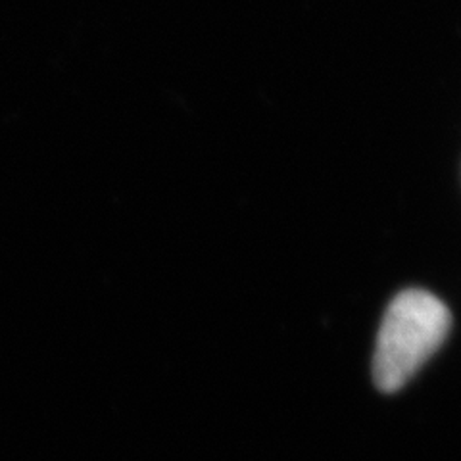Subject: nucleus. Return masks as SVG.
Segmentation results:
<instances>
[{"label":"nucleus","instance_id":"1","mask_svg":"<svg viewBox=\"0 0 461 461\" xmlns=\"http://www.w3.org/2000/svg\"><path fill=\"white\" fill-rule=\"evenodd\" d=\"M450 312L425 291H406L388 306L373 356V379L381 391L396 393L444 342Z\"/></svg>","mask_w":461,"mask_h":461}]
</instances>
